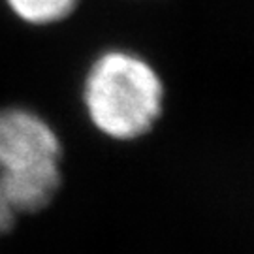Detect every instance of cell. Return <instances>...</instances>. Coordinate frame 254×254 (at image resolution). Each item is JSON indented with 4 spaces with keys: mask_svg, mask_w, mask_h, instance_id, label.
Masks as SVG:
<instances>
[{
    "mask_svg": "<svg viewBox=\"0 0 254 254\" xmlns=\"http://www.w3.org/2000/svg\"><path fill=\"white\" fill-rule=\"evenodd\" d=\"M87 119L104 137L137 141L149 136L164 113L166 85L154 64L125 47L92 59L81 81Z\"/></svg>",
    "mask_w": 254,
    "mask_h": 254,
    "instance_id": "obj_1",
    "label": "cell"
},
{
    "mask_svg": "<svg viewBox=\"0 0 254 254\" xmlns=\"http://www.w3.org/2000/svg\"><path fill=\"white\" fill-rule=\"evenodd\" d=\"M63 139L40 111L0 108V190L19 218L36 215L63 187Z\"/></svg>",
    "mask_w": 254,
    "mask_h": 254,
    "instance_id": "obj_2",
    "label": "cell"
},
{
    "mask_svg": "<svg viewBox=\"0 0 254 254\" xmlns=\"http://www.w3.org/2000/svg\"><path fill=\"white\" fill-rule=\"evenodd\" d=\"M83 0H4L15 19L28 27H53L70 19Z\"/></svg>",
    "mask_w": 254,
    "mask_h": 254,
    "instance_id": "obj_3",
    "label": "cell"
},
{
    "mask_svg": "<svg viewBox=\"0 0 254 254\" xmlns=\"http://www.w3.org/2000/svg\"><path fill=\"white\" fill-rule=\"evenodd\" d=\"M17 220H19V217L15 215V211L9 207L4 192L0 190V236L11 232V230L15 228V224H17Z\"/></svg>",
    "mask_w": 254,
    "mask_h": 254,
    "instance_id": "obj_4",
    "label": "cell"
}]
</instances>
